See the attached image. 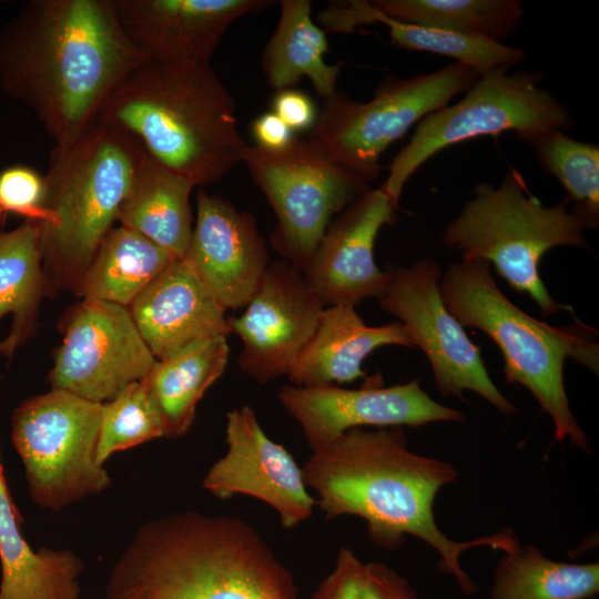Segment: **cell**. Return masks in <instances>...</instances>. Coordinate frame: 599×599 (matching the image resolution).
I'll use <instances>...</instances> for the list:
<instances>
[{
  "label": "cell",
  "mask_w": 599,
  "mask_h": 599,
  "mask_svg": "<svg viewBox=\"0 0 599 599\" xmlns=\"http://www.w3.org/2000/svg\"><path fill=\"white\" fill-rule=\"evenodd\" d=\"M277 27L263 51L262 67L271 88L291 89L303 78L311 80L323 99L336 92L341 63L328 64L325 31L312 19L308 0H283Z\"/></svg>",
  "instance_id": "obj_24"
},
{
  "label": "cell",
  "mask_w": 599,
  "mask_h": 599,
  "mask_svg": "<svg viewBox=\"0 0 599 599\" xmlns=\"http://www.w3.org/2000/svg\"><path fill=\"white\" fill-rule=\"evenodd\" d=\"M273 112L294 132L312 130L317 115L312 99L302 91L285 89L273 99Z\"/></svg>",
  "instance_id": "obj_36"
},
{
  "label": "cell",
  "mask_w": 599,
  "mask_h": 599,
  "mask_svg": "<svg viewBox=\"0 0 599 599\" xmlns=\"http://www.w3.org/2000/svg\"><path fill=\"white\" fill-rule=\"evenodd\" d=\"M598 593L597 561H556L528 545L498 561L490 599H593Z\"/></svg>",
  "instance_id": "obj_28"
},
{
  "label": "cell",
  "mask_w": 599,
  "mask_h": 599,
  "mask_svg": "<svg viewBox=\"0 0 599 599\" xmlns=\"http://www.w3.org/2000/svg\"><path fill=\"white\" fill-rule=\"evenodd\" d=\"M277 399L300 424L312 451L327 446L349 429L420 427L436 422H464V414L434 400L419 378L383 386L380 374L355 389L338 385H285Z\"/></svg>",
  "instance_id": "obj_14"
},
{
  "label": "cell",
  "mask_w": 599,
  "mask_h": 599,
  "mask_svg": "<svg viewBox=\"0 0 599 599\" xmlns=\"http://www.w3.org/2000/svg\"><path fill=\"white\" fill-rule=\"evenodd\" d=\"M540 165L565 187L570 212L595 230L599 225V146L560 130L540 131L522 139Z\"/></svg>",
  "instance_id": "obj_30"
},
{
  "label": "cell",
  "mask_w": 599,
  "mask_h": 599,
  "mask_svg": "<svg viewBox=\"0 0 599 599\" xmlns=\"http://www.w3.org/2000/svg\"><path fill=\"white\" fill-rule=\"evenodd\" d=\"M242 162L277 217L272 246L301 272L334 217L369 190L309 140L281 150L246 145Z\"/></svg>",
  "instance_id": "obj_11"
},
{
  "label": "cell",
  "mask_w": 599,
  "mask_h": 599,
  "mask_svg": "<svg viewBox=\"0 0 599 599\" xmlns=\"http://www.w3.org/2000/svg\"><path fill=\"white\" fill-rule=\"evenodd\" d=\"M363 562L348 548H341L333 569L319 582L313 599H362L359 577Z\"/></svg>",
  "instance_id": "obj_34"
},
{
  "label": "cell",
  "mask_w": 599,
  "mask_h": 599,
  "mask_svg": "<svg viewBox=\"0 0 599 599\" xmlns=\"http://www.w3.org/2000/svg\"><path fill=\"white\" fill-rule=\"evenodd\" d=\"M165 437L161 410L142 382L126 386L102 404L95 458L101 466L114 453Z\"/></svg>",
  "instance_id": "obj_32"
},
{
  "label": "cell",
  "mask_w": 599,
  "mask_h": 599,
  "mask_svg": "<svg viewBox=\"0 0 599 599\" xmlns=\"http://www.w3.org/2000/svg\"><path fill=\"white\" fill-rule=\"evenodd\" d=\"M60 325L62 343L48 376L51 388L103 404L143 379L155 362L129 307L82 298Z\"/></svg>",
  "instance_id": "obj_13"
},
{
  "label": "cell",
  "mask_w": 599,
  "mask_h": 599,
  "mask_svg": "<svg viewBox=\"0 0 599 599\" xmlns=\"http://www.w3.org/2000/svg\"><path fill=\"white\" fill-rule=\"evenodd\" d=\"M252 132L257 146L266 150H281L293 140V131L274 112H267L256 118Z\"/></svg>",
  "instance_id": "obj_37"
},
{
  "label": "cell",
  "mask_w": 599,
  "mask_h": 599,
  "mask_svg": "<svg viewBox=\"0 0 599 599\" xmlns=\"http://www.w3.org/2000/svg\"><path fill=\"white\" fill-rule=\"evenodd\" d=\"M473 192L474 197L446 226L445 245L457 250L461 260L493 263L511 288L527 294L544 316L572 312L554 300L539 276V263L550 248L588 247L586 229L568 203L542 205L516 169L507 171L497 187L480 182Z\"/></svg>",
  "instance_id": "obj_7"
},
{
  "label": "cell",
  "mask_w": 599,
  "mask_h": 599,
  "mask_svg": "<svg viewBox=\"0 0 599 599\" xmlns=\"http://www.w3.org/2000/svg\"><path fill=\"white\" fill-rule=\"evenodd\" d=\"M509 70L498 67L479 75L460 101L418 122L409 142L390 162L380 186L395 206L410 176L451 145L508 131L522 140L540 131L573 129L575 119L568 109L539 84L544 73Z\"/></svg>",
  "instance_id": "obj_8"
},
{
  "label": "cell",
  "mask_w": 599,
  "mask_h": 599,
  "mask_svg": "<svg viewBox=\"0 0 599 599\" xmlns=\"http://www.w3.org/2000/svg\"><path fill=\"white\" fill-rule=\"evenodd\" d=\"M51 293L37 222L23 221L0 232V319L11 316L10 331L0 342L1 355L12 358L34 334L41 302Z\"/></svg>",
  "instance_id": "obj_25"
},
{
  "label": "cell",
  "mask_w": 599,
  "mask_h": 599,
  "mask_svg": "<svg viewBox=\"0 0 599 599\" xmlns=\"http://www.w3.org/2000/svg\"><path fill=\"white\" fill-rule=\"evenodd\" d=\"M235 101L211 64L146 57L110 92L98 119L131 135L161 164L195 186L214 183L246 143Z\"/></svg>",
  "instance_id": "obj_4"
},
{
  "label": "cell",
  "mask_w": 599,
  "mask_h": 599,
  "mask_svg": "<svg viewBox=\"0 0 599 599\" xmlns=\"http://www.w3.org/2000/svg\"><path fill=\"white\" fill-rule=\"evenodd\" d=\"M478 78L471 68L453 62L427 74L389 77L366 102L336 91L324 99L308 140L368 183L379 176V158L392 143L426 115L465 93Z\"/></svg>",
  "instance_id": "obj_9"
},
{
  "label": "cell",
  "mask_w": 599,
  "mask_h": 599,
  "mask_svg": "<svg viewBox=\"0 0 599 599\" xmlns=\"http://www.w3.org/2000/svg\"><path fill=\"white\" fill-rule=\"evenodd\" d=\"M143 148L100 119L78 139L55 145L44 176L38 222L51 291L75 293L99 246L114 227Z\"/></svg>",
  "instance_id": "obj_6"
},
{
  "label": "cell",
  "mask_w": 599,
  "mask_h": 599,
  "mask_svg": "<svg viewBox=\"0 0 599 599\" xmlns=\"http://www.w3.org/2000/svg\"><path fill=\"white\" fill-rule=\"evenodd\" d=\"M101 407L51 388L13 410L11 440L38 506L60 510L110 487L111 478L95 458Z\"/></svg>",
  "instance_id": "obj_10"
},
{
  "label": "cell",
  "mask_w": 599,
  "mask_h": 599,
  "mask_svg": "<svg viewBox=\"0 0 599 599\" xmlns=\"http://www.w3.org/2000/svg\"><path fill=\"white\" fill-rule=\"evenodd\" d=\"M385 271L388 281L377 298L379 305L399 319L414 347L423 351L439 393L461 399L465 390H471L502 415H516L517 407L491 380L479 347L445 306L437 263L424 258L409 267L386 265Z\"/></svg>",
  "instance_id": "obj_12"
},
{
  "label": "cell",
  "mask_w": 599,
  "mask_h": 599,
  "mask_svg": "<svg viewBox=\"0 0 599 599\" xmlns=\"http://www.w3.org/2000/svg\"><path fill=\"white\" fill-rule=\"evenodd\" d=\"M355 13L359 26L375 22L385 24L392 42L397 47L453 58L454 62L471 68L478 75L498 67L511 68L525 59L524 50L518 47L392 20L379 13L369 1L356 0Z\"/></svg>",
  "instance_id": "obj_31"
},
{
  "label": "cell",
  "mask_w": 599,
  "mask_h": 599,
  "mask_svg": "<svg viewBox=\"0 0 599 599\" xmlns=\"http://www.w3.org/2000/svg\"><path fill=\"white\" fill-rule=\"evenodd\" d=\"M105 599H298V588L248 522L190 510L138 530Z\"/></svg>",
  "instance_id": "obj_3"
},
{
  "label": "cell",
  "mask_w": 599,
  "mask_h": 599,
  "mask_svg": "<svg viewBox=\"0 0 599 599\" xmlns=\"http://www.w3.org/2000/svg\"><path fill=\"white\" fill-rule=\"evenodd\" d=\"M265 0H115L119 21L146 55L210 64L236 19L271 6Z\"/></svg>",
  "instance_id": "obj_19"
},
{
  "label": "cell",
  "mask_w": 599,
  "mask_h": 599,
  "mask_svg": "<svg viewBox=\"0 0 599 599\" xmlns=\"http://www.w3.org/2000/svg\"><path fill=\"white\" fill-rule=\"evenodd\" d=\"M1 215H2V214L0 213V220H1Z\"/></svg>",
  "instance_id": "obj_38"
},
{
  "label": "cell",
  "mask_w": 599,
  "mask_h": 599,
  "mask_svg": "<svg viewBox=\"0 0 599 599\" xmlns=\"http://www.w3.org/2000/svg\"><path fill=\"white\" fill-rule=\"evenodd\" d=\"M388 345L414 347L400 322L367 326L353 306H325L287 377L295 386L352 383L365 377L364 359Z\"/></svg>",
  "instance_id": "obj_21"
},
{
  "label": "cell",
  "mask_w": 599,
  "mask_h": 599,
  "mask_svg": "<svg viewBox=\"0 0 599 599\" xmlns=\"http://www.w3.org/2000/svg\"><path fill=\"white\" fill-rule=\"evenodd\" d=\"M230 355L226 337L192 344L155 359L141 379L153 395L163 417L165 437L176 438L191 428L199 402L223 375Z\"/></svg>",
  "instance_id": "obj_26"
},
{
  "label": "cell",
  "mask_w": 599,
  "mask_h": 599,
  "mask_svg": "<svg viewBox=\"0 0 599 599\" xmlns=\"http://www.w3.org/2000/svg\"><path fill=\"white\" fill-rule=\"evenodd\" d=\"M45 199L44 176L24 165L0 173V213H13L24 221L40 222Z\"/></svg>",
  "instance_id": "obj_33"
},
{
  "label": "cell",
  "mask_w": 599,
  "mask_h": 599,
  "mask_svg": "<svg viewBox=\"0 0 599 599\" xmlns=\"http://www.w3.org/2000/svg\"><path fill=\"white\" fill-rule=\"evenodd\" d=\"M155 359L230 334L226 309L185 257L174 258L129 306Z\"/></svg>",
  "instance_id": "obj_20"
},
{
  "label": "cell",
  "mask_w": 599,
  "mask_h": 599,
  "mask_svg": "<svg viewBox=\"0 0 599 599\" xmlns=\"http://www.w3.org/2000/svg\"><path fill=\"white\" fill-rule=\"evenodd\" d=\"M389 196L368 190L328 225L303 275L324 306L355 307L368 297L379 298L388 274L374 258L375 240L384 225L397 220Z\"/></svg>",
  "instance_id": "obj_17"
},
{
  "label": "cell",
  "mask_w": 599,
  "mask_h": 599,
  "mask_svg": "<svg viewBox=\"0 0 599 599\" xmlns=\"http://www.w3.org/2000/svg\"><path fill=\"white\" fill-rule=\"evenodd\" d=\"M227 450L205 475L202 487L221 499L246 495L272 507L291 529L312 517L316 499L292 454L262 429L250 406L226 415Z\"/></svg>",
  "instance_id": "obj_16"
},
{
  "label": "cell",
  "mask_w": 599,
  "mask_h": 599,
  "mask_svg": "<svg viewBox=\"0 0 599 599\" xmlns=\"http://www.w3.org/2000/svg\"><path fill=\"white\" fill-rule=\"evenodd\" d=\"M20 526L0 455V599H78L81 560L69 550L32 549Z\"/></svg>",
  "instance_id": "obj_22"
},
{
  "label": "cell",
  "mask_w": 599,
  "mask_h": 599,
  "mask_svg": "<svg viewBox=\"0 0 599 599\" xmlns=\"http://www.w3.org/2000/svg\"><path fill=\"white\" fill-rule=\"evenodd\" d=\"M383 16L404 23L437 28L502 43L524 17L518 0H374Z\"/></svg>",
  "instance_id": "obj_29"
},
{
  "label": "cell",
  "mask_w": 599,
  "mask_h": 599,
  "mask_svg": "<svg viewBox=\"0 0 599 599\" xmlns=\"http://www.w3.org/2000/svg\"><path fill=\"white\" fill-rule=\"evenodd\" d=\"M302 470L327 519L361 517L372 541L385 549L402 547L405 535L419 538L438 552V569L467 596L478 586L460 565L464 551L489 546L508 554L521 547L511 529L455 541L438 528L435 498L458 471L448 461L410 450L403 427L349 429L312 451Z\"/></svg>",
  "instance_id": "obj_2"
},
{
  "label": "cell",
  "mask_w": 599,
  "mask_h": 599,
  "mask_svg": "<svg viewBox=\"0 0 599 599\" xmlns=\"http://www.w3.org/2000/svg\"><path fill=\"white\" fill-rule=\"evenodd\" d=\"M183 257L226 311L245 307L271 263L253 215L204 190Z\"/></svg>",
  "instance_id": "obj_18"
},
{
  "label": "cell",
  "mask_w": 599,
  "mask_h": 599,
  "mask_svg": "<svg viewBox=\"0 0 599 599\" xmlns=\"http://www.w3.org/2000/svg\"><path fill=\"white\" fill-rule=\"evenodd\" d=\"M195 185L144 150L116 222L183 257L193 232L190 195Z\"/></svg>",
  "instance_id": "obj_23"
},
{
  "label": "cell",
  "mask_w": 599,
  "mask_h": 599,
  "mask_svg": "<svg viewBox=\"0 0 599 599\" xmlns=\"http://www.w3.org/2000/svg\"><path fill=\"white\" fill-rule=\"evenodd\" d=\"M359 591L362 599H419L405 577L379 561L363 562Z\"/></svg>",
  "instance_id": "obj_35"
},
{
  "label": "cell",
  "mask_w": 599,
  "mask_h": 599,
  "mask_svg": "<svg viewBox=\"0 0 599 599\" xmlns=\"http://www.w3.org/2000/svg\"><path fill=\"white\" fill-rule=\"evenodd\" d=\"M146 57L124 32L115 0H30L0 29V89L64 145Z\"/></svg>",
  "instance_id": "obj_1"
},
{
  "label": "cell",
  "mask_w": 599,
  "mask_h": 599,
  "mask_svg": "<svg viewBox=\"0 0 599 599\" xmlns=\"http://www.w3.org/2000/svg\"><path fill=\"white\" fill-rule=\"evenodd\" d=\"M174 258L138 232L114 226L95 252L74 294L129 307Z\"/></svg>",
  "instance_id": "obj_27"
},
{
  "label": "cell",
  "mask_w": 599,
  "mask_h": 599,
  "mask_svg": "<svg viewBox=\"0 0 599 599\" xmlns=\"http://www.w3.org/2000/svg\"><path fill=\"white\" fill-rule=\"evenodd\" d=\"M447 309L461 326L484 332L500 349L508 384H520L555 425V443L569 438L589 453V440L571 409L564 384L570 357L598 374L595 331L585 325L555 327L511 303L497 286L490 264L481 260L451 263L439 278Z\"/></svg>",
  "instance_id": "obj_5"
},
{
  "label": "cell",
  "mask_w": 599,
  "mask_h": 599,
  "mask_svg": "<svg viewBox=\"0 0 599 599\" xmlns=\"http://www.w3.org/2000/svg\"><path fill=\"white\" fill-rule=\"evenodd\" d=\"M324 307L300 270L271 262L244 312L227 317L230 334L242 341L240 368L261 384L287 375Z\"/></svg>",
  "instance_id": "obj_15"
}]
</instances>
